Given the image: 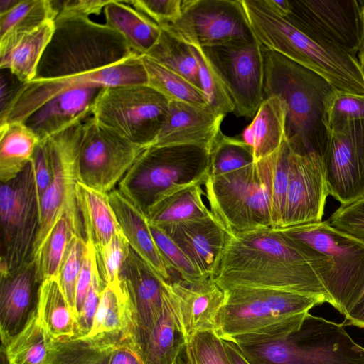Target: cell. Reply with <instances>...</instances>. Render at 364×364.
I'll return each instance as SVG.
<instances>
[{
  "label": "cell",
  "instance_id": "1",
  "mask_svg": "<svg viewBox=\"0 0 364 364\" xmlns=\"http://www.w3.org/2000/svg\"><path fill=\"white\" fill-rule=\"evenodd\" d=\"M327 274L322 254L269 228L229 232L212 278L223 290L264 288L318 297L328 303L323 285Z\"/></svg>",
  "mask_w": 364,
  "mask_h": 364
},
{
  "label": "cell",
  "instance_id": "2",
  "mask_svg": "<svg viewBox=\"0 0 364 364\" xmlns=\"http://www.w3.org/2000/svg\"><path fill=\"white\" fill-rule=\"evenodd\" d=\"M241 1L264 48L317 73L337 90L364 95V75L356 56L295 18L277 14L264 0Z\"/></svg>",
  "mask_w": 364,
  "mask_h": 364
},
{
  "label": "cell",
  "instance_id": "3",
  "mask_svg": "<svg viewBox=\"0 0 364 364\" xmlns=\"http://www.w3.org/2000/svg\"><path fill=\"white\" fill-rule=\"evenodd\" d=\"M264 98L277 96L284 103L286 140L298 153L323 156L328 137L325 103L336 89L321 75L281 54L264 48Z\"/></svg>",
  "mask_w": 364,
  "mask_h": 364
},
{
  "label": "cell",
  "instance_id": "4",
  "mask_svg": "<svg viewBox=\"0 0 364 364\" xmlns=\"http://www.w3.org/2000/svg\"><path fill=\"white\" fill-rule=\"evenodd\" d=\"M54 21L34 80L80 75L138 55L119 33L88 16H59Z\"/></svg>",
  "mask_w": 364,
  "mask_h": 364
},
{
  "label": "cell",
  "instance_id": "5",
  "mask_svg": "<svg viewBox=\"0 0 364 364\" xmlns=\"http://www.w3.org/2000/svg\"><path fill=\"white\" fill-rule=\"evenodd\" d=\"M209 151L193 145L149 146L139 156L118 189L146 215L160 200L183 188L203 185Z\"/></svg>",
  "mask_w": 364,
  "mask_h": 364
},
{
  "label": "cell",
  "instance_id": "6",
  "mask_svg": "<svg viewBox=\"0 0 364 364\" xmlns=\"http://www.w3.org/2000/svg\"><path fill=\"white\" fill-rule=\"evenodd\" d=\"M236 345L250 364H364V347L342 324L309 312L297 328L281 338Z\"/></svg>",
  "mask_w": 364,
  "mask_h": 364
},
{
  "label": "cell",
  "instance_id": "7",
  "mask_svg": "<svg viewBox=\"0 0 364 364\" xmlns=\"http://www.w3.org/2000/svg\"><path fill=\"white\" fill-rule=\"evenodd\" d=\"M278 230L325 257L328 303L344 315L364 286V243L328 220Z\"/></svg>",
  "mask_w": 364,
  "mask_h": 364
},
{
  "label": "cell",
  "instance_id": "8",
  "mask_svg": "<svg viewBox=\"0 0 364 364\" xmlns=\"http://www.w3.org/2000/svg\"><path fill=\"white\" fill-rule=\"evenodd\" d=\"M169 100L148 85L102 88L91 116L132 142L152 145L168 114Z\"/></svg>",
  "mask_w": 364,
  "mask_h": 364
},
{
  "label": "cell",
  "instance_id": "9",
  "mask_svg": "<svg viewBox=\"0 0 364 364\" xmlns=\"http://www.w3.org/2000/svg\"><path fill=\"white\" fill-rule=\"evenodd\" d=\"M223 291L215 333L225 341L309 312L326 302L318 297L264 288L234 287Z\"/></svg>",
  "mask_w": 364,
  "mask_h": 364
},
{
  "label": "cell",
  "instance_id": "10",
  "mask_svg": "<svg viewBox=\"0 0 364 364\" xmlns=\"http://www.w3.org/2000/svg\"><path fill=\"white\" fill-rule=\"evenodd\" d=\"M0 276L32 259L40 220V200L31 163L0 188Z\"/></svg>",
  "mask_w": 364,
  "mask_h": 364
},
{
  "label": "cell",
  "instance_id": "11",
  "mask_svg": "<svg viewBox=\"0 0 364 364\" xmlns=\"http://www.w3.org/2000/svg\"><path fill=\"white\" fill-rule=\"evenodd\" d=\"M203 186L210 210L230 232L272 228L267 191L256 163L208 176Z\"/></svg>",
  "mask_w": 364,
  "mask_h": 364
},
{
  "label": "cell",
  "instance_id": "12",
  "mask_svg": "<svg viewBox=\"0 0 364 364\" xmlns=\"http://www.w3.org/2000/svg\"><path fill=\"white\" fill-rule=\"evenodd\" d=\"M145 149L90 116L83 123L77 156V182L109 193Z\"/></svg>",
  "mask_w": 364,
  "mask_h": 364
},
{
  "label": "cell",
  "instance_id": "13",
  "mask_svg": "<svg viewBox=\"0 0 364 364\" xmlns=\"http://www.w3.org/2000/svg\"><path fill=\"white\" fill-rule=\"evenodd\" d=\"M159 26L186 44L200 48L256 38L241 0H183L181 16Z\"/></svg>",
  "mask_w": 364,
  "mask_h": 364
},
{
  "label": "cell",
  "instance_id": "14",
  "mask_svg": "<svg viewBox=\"0 0 364 364\" xmlns=\"http://www.w3.org/2000/svg\"><path fill=\"white\" fill-rule=\"evenodd\" d=\"M147 85L141 56L134 55L106 68L73 77L33 80L22 84L1 111L0 125L24 122L48 100L70 88L93 86L100 88L127 85Z\"/></svg>",
  "mask_w": 364,
  "mask_h": 364
},
{
  "label": "cell",
  "instance_id": "15",
  "mask_svg": "<svg viewBox=\"0 0 364 364\" xmlns=\"http://www.w3.org/2000/svg\"><path fill=\"white\" fill-rule=\"evenodd\" d=\"M85 121L46 139L52 161L53 178L40 201L39 226L32 252L33 260L65 213L81 220L75 193L77 183L76 164Z\"/></svg>",
  "mask_w": 364,
  "mask_h": 364
},
{
  "label": "cell",
  "instance_id": "16",
  "mask_svg": "<svg viewBox=\"0 0 364 364\" xmlns=\"http://www.w3.org/2000/svg\"><path fill=\"white\" fill-rule=\"evenodd\" d=\"M201 48L230 95L234 113L254 117L264 100V48L257 38Z\"/></svg>",
  "mask_w": 364,
  "mask_h": 364
},
{
  "label": "cell",
  "instance_id": "17",
  "mask_svg": "<svg viewBox=\"0 0 364 364\" xmlns=\"http://www.w3.org/2000/svg\"><path fill=\"white\" fill-rule=\"evenodd\" d=\"M323 159L330 196L342 205L364 198V120L328 131Z\"/></svg>",
  "mask_w": 364,
  "mask_h": 364
},
{
  "label": "cell",
  "instance_id": "18",
  "mask_svg": "<svg viewBox=\"0 0 364 364\" xmlns=\"http://www.w3.org/2000/svg\"><path fill=\"white\" fill-rule=\"evenodd\" d=\"M289 4L288 15L356 56L364 42L363 1L289 0Z\"/></svg>",
  "mask_w": 364,
  "mask_h": 364
},
{
  "label": "cell",
  "instance_id": "19",
  "mask_svg": "<svg viewBox=\"0 0 364 364\" xmlns=\"http://www.w3.org/2000/svg\"><path fill=\"white\" fill-rule=\"evenodd\" d=\"M328 196L323 156L316 152L300 154L292 149L280 228L321 221Z\"/></svg>",
  "mask_w": 364,
  "mask_h": 364
},
{
  "label": "cell",
  "instance_id": "20",
  "mask_svg": "<svg viewBox=\"0 0 364 364\" xmlns=\"http://www.w3.org/2000/svg\"><path fill=\"white\" fill-rule=\"evenodd\" d=\"M133 311L134 338L139 348L157 321L170 282L155 272L131 247L120 275Z\"/></svg>",
  "mask_w": 364,
  "mask_h": 364
},
{
  "label": "cell",
  "instance_id": "21",
  "mask_svg": "<svg viewBox=\"0 0 364 364\" xmlns=\"http://www.w3.org/2000/svg\"><path fill=\"white\" fill-rule=\"evenodd\" d=\"M170 282L173 306L187 342L198 332L216 333L225 295L212 277L199 283L179 277Z\"/></svg>",
  "mask_w": 364,
  "mask_h": 364
},
{
  "label": "cell",
  "instance_id": "22",
  "mask_svg": "<svg viewBox=\"0 0 364 364\" xmlns=\"http://www.w3.org/2000/svg\"><path fill=\"white\" fill-rule=\"evenodd\" d=\"M225 117L208 105L169 100L166 121L151 146L193 145L209 151Z\"/></svg>",
  "mask_w": 364,
  "mask_h": 364
},
{
  "label": "cell",
  "instance_id": "23",
  "mask_svg": "<svg viewBox=\"0 0 364 364\" xmlns=\"http://www.w3.org/2000/svg\"><path fill=\"white\" fill-rule=\"evenodd\" d=\"M160 228L206 277L215 274L230 232L213 214Z\"/></svg>",
  "mask_w": 364,
  "mask_h": 364
},
{
  "label": "cell",
  "instance_id": "24",
  "mask_svg": "<svg viewBox=\"0 0 364 364\" xmlns=\"http://www.w3.org/2000/svg\"><path fill=\"white\" fill-rule=\"evenodd\" d=\"M0 277V333L5 346L36 314L40 284L33 260Z\"/></svg>",
  "mask_w": 364,
  "mask_h": 364
},
{
  "label": "cell",
  "instance_id": "25",
  "mask_svg": "<svg viewBox=\"0 0 364 364\" xmlns=\"http://www.w3.org/2000/svg\"><path fill=\"white\" fill-rule=\"evenodd\" d=\"M102 88L78 86L59 93L23 122L40 139L48 137L91 116L93 102Z\"/></svg>",
  "mask_w": 364,
  "mask_h": 364
},
{
  "label": "cell",
  "instance_id": "26",
  "mask_svg": "<svg viewBox=\"0 0 364 364\" xmlns=\"http://www.w3.org/2000/svg\"><path fill=\"white\" fill-rule=\"evenodd\" d=\"M109 198L130 247L161 277L170 282L171 273L154 239L146 215L118 188L110 191Z\"/></svg>",
  "mask_w": 364,
  "mask_h": 364
},
{
  "label": "cell",
  "instance_id": "27",
  "mask_svg": "<svg viewBox=\"0 0 364 364\" xmlns=\"http://www.w3.org/2000/svg\"><path fill=\"white\" fill-rule=\"evenodd\" d=\"M55 31L54 20L0 43V68L21 83L33 80L43 55Z\"/></svg>",
  "mask_w": 364,
  "mask_h": 364
},
{
  "label": "cell",
  "instance_id": "28",
  "mask_svg": "<svg viewBox=\"0 0 364 364\" xmlns=\"http://www.w3.org/2000/svg\"><path fill=\"white\" fill-rule=\"evenodd\" d=\"M124 337L134 338V320L131 302L121 281L104 287L92 328L85 338L114 344Z\"/></svg>",
  "mask_w": 364,
  "mask_h": 364
},
{
  "label": "cell",
  "instance_id": "29",
  "mask_svg": "<svg viewBox=\"0 0 364 364\" xmlns=\"http://www.w3.org/2000/svg\"><path fill=\"white\" fill-rule=\"evenodd\" d=\"M286 107L277 96L264 98L242 134L252 150L255 162L276 151L285 139Z\"/></svg>",
  "mask_w": 364,
  "mask_h": 364
},
{
  "label": "cell",
  "instance_id": "30",
  "mask_svg": "<svg viewBox=\"0 0 364 364\" xmlns=\"http://www.w3.org/2000/svg\"><path fill=\"white\" fill-rule=\"evenodd\" d=\"M75 193L85 240L95 249L106 245L122 232L110 203L109 193L77 182Z\"/></svg>",
  "mask_w": 364,
  "mask_h": 364
},
{
  "label": "cell",
  "instance_id": "31",
  "mask_svg": "<svg viewBox=\"0 0 364 364\" xmlns=\"http://www.w3.org/2000/svg\"><path fill=\"white\" fill-rule=\"evenodd\" d=\"M103 11L105 24L119 33L139 56L147 55L161 36L159 25L126 1L109 0Z\"/></svg>",
  "mask_w": 364,
  "mask_h": 364
},
{
  "label": "cell",
  "instance_id": "32",
  "mask_svg": "<svg viewBox=\"0 0 364 364\" xmlns=\"http://www.w3.org/2000/svg\"><path fill=\"white\" fill-rule=\"evenodd\" d=\"M187 340L173 306L170 291L161 313L144 343L138 348L144 364H173Z\"/></svg>",
  "mask_w": 364,
  "mask_h": 364
},
{
  "label": "cell",
  "instance_id": "33",
  "mask_svg": "<svg viewBox=\"0 0 364 364\" xmlns=\"http://www.w3.org/2000/svg\"><path fill=\"white\" fill-rule=\"evenodd\" d=\"M36 315L51 339L76 336V319L58 277L48 278L40 284Z\"/></svg>",
  "mask_w": 364,
  "mask_h": 364
},
{
  "label": "cell",
  "instance_id": "34",
  "mask_svg": "<svg viewBox=\"0 0 364 364\" xmlns=\"http://www.w3.org/2000/svg\"><path fill=\"white\" fill-rule=\"evenodd\" d=\"M38 136L24 123L1 125L0 180L6 183L17 177L31 162L40 142Z\"/></svg>",
  "mask_w": 364,
  "mask_h": 364
},
{
  "label": "cell",
  "instance_id": "35",
  "mask_svg": "<svg viewBox=\"0 0 364 364\" xmlns=\"http://www.w3.org/2000/svg\"><path fill=\"white\" fill-rule=\"evenodd\" d=\"M291 151V146L284 139L276 151L256 162L267 191L272 227L274 229L280 228L282 223Z\"/></svg>",
  "mask_w": 364,
  "mask_h": 364
},
{
  "label": "cell",
  "instance_id": "36",
  "mask_svg": "<svg viewBox=\"0 0 364 364\" xmlns=\"http://www.w3.org/2000/svg\"><path fill=\"white\" fill-rule=\"evenodd\" d=\"M201 186L191 185L163 198L148 213L149 223L162 227L211 215L203 201L205 191Z\"/></svg>",
  "mask_w": 364,
  "mask_h": 364
},
{
  "label": "cell",
  "instance_id": "37",
  "mask_svg": "<svg viewBox=\"0 0 364 364\" xmlns=\"http://www.w3.org/2000/svg\"><path fill=\"white\" fill-rule=\"evenodd\" d=\"M82 221L65 213L55 224L48 237L33 259L38 283L58 277L71 239L84 235Z\"/></svg>",
  "mask_w": 364,
  "mask_h": 364
},
{
  "label": "cell",
  "instance_id": "38",
  "mask_svg": "<svg viewBox=\"0 0 364 364\" xmlns=\"http://www.w3.org/2000/svg\"><path fill=\"white\" fill-rule=\"evenodd\" d=\"M113 346L85 337L52 339L46 364H109Z\"/></svg>",
  "mask_w": 364,
  "mask_h": 364
},
{
  "label": "cell",
  "instance_id": "39",
  "mask_svg": "<svg viewBox=\"0 0 364 364\" xmlns=\"http://www.w3.org/2000/svg\"><path fill=\"white\" fill-rule=\"evenodd\" d=\"M146 55L202 90L198 65L189 45L161 29L157 43Z\"/></svg>",
  "mask_w": 364,
  "mask_h": 364
},
{
  "label": "cell",
  "instance_id": "40",
  "mask_svg": "<svg viewBox=\"0 0 364 364\" xmlns=\"http://www.w3.org/2000/svg\"><path fill=\"white\" fill-rule=\"evenodd\" d=\"M141 58L147 74V85L168 100L208 105L202 90L148 56L144 55Z\"/></svg>",
  "mask_w": 364,
  "mask_h": 364
},
{
  "label": "cell",
  "instance_id": "41",
  "mask_svg": "<svg viewBox=\"0 0 364 364\" xmlns=\"http://www.w3.org/2000/svg\"><path fill=\"white\" fill-rule=\"evenodd\" d=\"M51 340L35 314L21 331L2 346L11 364H46Z\"/></svg>",
  "mask_w": 364,
  "mask_h": 364
},
{
  "label": "cell",
  "instance_id": "42",
  "mask_svg": "<svg viewBox=\"0 0 364 364\" xmlns=\"http://www.w3.org/2000/svg\"><path fill=\"white\" fill-rule=\"evenodd\" d=\"M55 18L51 0H19L11 9L0 14V43Z\"/></svg>",
  "mask_w": 364,
  "mask_h": 364
},
{
  "label": "cell",
  "instance_id": "43",
  "mask_svg": "<svg viewBox=\"0 0 364 364\" xmlns=\"http://www.w3.org/2000/svg\"><path fill=\"white\" fill-rule=\"evenodd\" d=\"M254 163L250 146L242 139L228 136L221 132L209 149L208 176L223 175Z\"/></svg>",
  "mask_w": 364,
  "mask_h": 364
},
{
  "label": "cell",
  "instance_id": "44",
  "mask_svg": "<svg viewBox=\"0 0 364 364\" xmlns=\"http://www.w3.org/2000/svg\"><path fill=\"white\" fill-rule=\"evenodd\" d=\"M190 47L198 65L200 87L208 105L224 116L234 112L233 101L213 65L201 48Z\"/></svg>",
  "mask_w": 364,
  "mask_h": 364
},
{
  "label": "cell",
  "instance_id": "45",
  "mask_svg": "<svg viewBox=\"0 0 364 364\" xmlns=\"http://www.w3.org/2000/svg\"><path fill=\"white\" fill-rule=\"evenodd\" d=\"M149 225L154 239L170 272L176 271L179 278L190 283H199L209 278L161 228L151 223Z\"/></svg>",
  "mask_w": 364,
  "mask_h": 364
},
{
  "label": "cell",
  "instance_id": "46",
  "mask_svg": "<svg viewBox=\"0 0 364 364\" xmlns=\"http://www.w3.org/2000/svg\"><path fill=\"white\" fill-rule=\"evenodd\" d=\"M364 120V95L335 90L325 103V124L328 131L348 122Z\"/></svg>",
  "mask_w": 364,
  "mask_h": 364
},
{
  "label": "cell",
  "instance_id": "47",
  "mask_svg": "<svg viewBox=\"0 0 364 364\" xmlns=\"http://www.w3.org/2000/svg\"><path fill=\"white\" fill-rule=\"evenodd\" d=\"M129 251L130 246L122 232L106 245L95 249L98 272L105 286L121 283V272Z\"/></svg>",
  "mask_w": 364,
  "mask_h": 364
},
{
  "label": "cell",
  "instance_id": "48",
  "mask_svg": "<svg viewBox=\"0 0 364 364\" xmlns=\"http://www.w3.org/2000/svg\"><path fill=\"white\" fill-rule=\"evenodd\" d=\"M86 247L87 242L85 236L75 235L69 244L58 275L61 289L74 316L76 286L82 266Z\"/></svg>",
  "mask_w": 364,
  "mask_h": 364
},
{
  "label": "cell",
  "instance_id": "49",
  "mask_svg": "<svg viewBox=\"0 0 364 364\" xmlns=\"http://www.w3.org/2000/svg\"><path fill=\"white\" fill-rule=\"evenodd\" d=\"M188 345L194 364H231L223 340L215 332H198Z\"/></svg>",
  "mask_w": 364,
  "mask_h": 364
},
{
  "label": "cell",
  "instance_id": "50",
  "mask_svg": "<svg viewBox=\"0 0 364 364\" xmlns=\"http://www.w3.org/2000/svg\"><path fill=\"white\" fill-rule=\"evenodd\" d=\"M328 221L364 243V198L348 205H341Z\"/></svg>",
  "mask_w": 364,
  "mask_h": 364
},
{
  "label": "cell",
  "instance_id": "51",
  "mask_svg": "<svg viewBox=\"0 0 364 364\" xmlns=\"http://www.w3.org/2000/svg\"><path fill=\"white\" fill-rule=\"evenodd\" d=\"M158 25L176 21L181 14L183 0H132L126 1Z\"/></svg>",
  "mask_w": 364,
  "mask_h": 364
},
{
  "label": "cell",
  "instance_id": "52",
  "mask_svg": "<svg viewBox=\"0 0 364 364\" xmlns=\"http://www.w3.org/2000/svg\"><path fill=\"white\" fill-rule=\"evenodd\" d=\"M105 287L100 277L96 262L90 289L76 320L75 337H85L90 333Z\"/></svg>",
  "mask_w": 364,
  "mask_h": 364
},
{
  "label": "cell",
  "instance_id": "53",
  "mask_svg": "<svg viewBox=\"0 0 364 364\" xmlns=\"http://www.w3.org/2000/svg\"><path fill=\"white\" fill-rule=\"evenodd\" d=\"M31 163L33 166L39 200L50 184L53 167L50 150L46 139L37 145Z\"/></svg>",
  "mask_w": 364,
  "mask_h": 364
},
{
  "label": "cell",
  "instance_id": "54",
  "mask_svg": "<svg viewBox=\"0 0 364 364\" xmlns=\"http://www.w3.org/2000/svg\"><path fill=\"white\" fill-rule=\"evenodd\" d=\"M86 242V251L76 286L75 305V316L76 320L90 289L94 268L96 264L95 248L90 242L87 240Z\"/></svg>",
  "mask_w": 364,
  "mask_h": 364
},
{
  "label": "cell",
  "instance_id": "55",
  "mask_svg": "<svg viewBox=\"0 0 364 364\" xmlns=\"http://www.w3.org/2000/svg\"><path fill=\"white\" fill-rule=\"evenodd\" d=\"M109 0L51 1L55 17L59 16L99 15Z\"/></svg>",
  "mask_w": 364,
  "mask_h": 364
},
{
  "label": "cell",
  "instance_id": "56",
  "mask_svg": "<svg viewBox=\"0 0 364 364\" xmlns=\"http://www.w3.org/2000/svg\"><path fill=\"white\" fill-rule=\"evenodd\" d=\"M109 364H144L132 337H124L114 343Z\"/></svg>",
  "mask_w": 364,
  "mask_h": 364
},
{
  "label": "cell",
  "instance_id": "57",
  "mask_svg": "<svg viewBox=\"0 0 364 364\" xmlns=\"http://www.w3.org/2000/svg\"><path fill=\"white\" fill-rule=\"evenodd\" d=\"M344 316L350 324L364 328V286Z\"/></svg>",
  "mask_w": 364,
  "mask_h": 364
},
{
  "label": "cell",
  "instance_id": "58",
  "mask_svg": "<svg viewBox=\"0 0 364 364\" xmlns=\"http://www.w3.org/2000/svg\"><path fill=\"white\" fill-rule=\"evenodd\" d=\"M223 343L231 364H250L235 343L225 340H223Z\"/></svg>",
  "mask_w": 364,
  "mask_h": 364
},
{
  "label": "cell",
  "instance_id": "59",
  "mask_svg": "<svg viewBox=\"0 0 364 364\" xmlns=\"http://www.w3.org/2000/svg\"><path fill=\"white\" fill-rule=\"evenodd\" d=\"M173 364H194L188 343L183 346Z\"/></svg>",
  "mask_w": 364,
  "mask_h": 364
},
{
  "label": "cell",
  "instance_id": "60",
  "mask_svg": "<svg viewBox=\"0 0 364 364\" xmlns=\"http://www.w3.org/2000/svg\"><path fill=\"white\" fill-rule=\"evenodd\" d=\"M19 0H1L0 14H4L16 6Z\"/></svg>",
  "mask_w": 364,
  "mask_h": 364
},
{
  "label": "cell",
  "instance_id": "61",
  "mask_svg": "<svg viewBox=\"0 0 364 364\" xmlns=\"http://www.w3.org/2000/svg\"><path fill=\"white\" fill-rule=\"evenodd\" d=\"M357 58H358L360 69L364 75V42L362 44L361 47L358 51V56Z\"/></svg>",
  "mask_w": 364,
  "mask_h": 364
},
{
  "label": "cell",
  "instance_id": "62",
  "mask_svg": "<svg viewBox=\"0 0 364 364\" xmlns=\"http://www.w3.org/2000/svg\"><path fill=\"white\" fill-rule=\"evenodd\" d=\"M0 358L1 364H11L6 354L5 348L2 345L1 346Z\"/></svg>",
  "mask_w": 364,
  "mask_h": 364
}]
</instances>
